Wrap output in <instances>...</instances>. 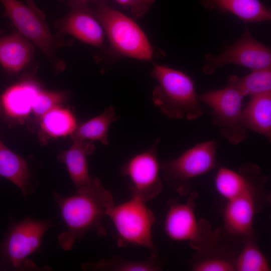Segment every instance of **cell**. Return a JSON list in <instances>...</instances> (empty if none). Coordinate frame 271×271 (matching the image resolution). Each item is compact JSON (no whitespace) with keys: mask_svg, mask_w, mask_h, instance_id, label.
<instances>
[{"mask_svg":"<svg viewBox=\"0 0 271 271\" xmlns=\"http://www.w3.org/2000/svg\"><path fill=\"white\" fill-rule=\"evenodd\" d=\"M41 117L43 129L51 136L71 134L77 126L72 113L67 109L58 107L50 110Z\"/></svg>","mask_w":271,"mask_h":271,"instance_id":"obj_25","label":"cell"},{"mask_svg":"<svg viewBox=\"0 0 271 271\" xmlns=\"http://www.w3.org/2000/svg\"><path fill=\"white\" fill-rule=\"evenodd\" d=\"M243 97L228 85L198 95L199 101L211 109L213 124L221 136L232 145L239 144L248 136V130L242 121Z\"/></svg>","mask_w":271,"mask_h":271,"instance_id":"obj_8","label":"cell"},{"mask_svg":"<svg viewBox=\"0 0 271 271\" xmlns=\"http://www.w3.org/2000/svg\"><path fill=\"white\" fill-rule=\"evenodd\" d=\"M59 1H64V0H59Z\"/></svg>","mask_w":271,"mask_h":271,"instance_id":"obj_30","label":"cell"},{"mask_svg":"<svg viewBox=\"0 0 271 271\" xmlns=\"http://www.w3.org/2000/svg\"><path fill=\"white\" fill-rule=\"evenodd\" d=\"M92 2L95 16L116 54L144 61L152 59V47L133 20L110 7L106 0H92Z\"/></svg>","mask_w":271,"mask_h":271,"instance_id":"obj_4","label":"cell"},{"mask_svg":"<svg viewBox=\"0 0 271 271\" xmlns=\"http://www.w3.org/2000/svg\"><path fill=\"white\" fill-rule=\"evenodd\" d=\"M186 202L171 200L164 224L165 232L171 240L187 242L196 251L211 244L217 238L219 232L212 230L209 222L205 219L198 220L195 214L196 192H191Z\"/></svg>","mask_w":271,"mask_h":271,"instance_id":"obj_6","label":"cell"},{"mask_svg":"<svg viewBox=\"0 0 271 271\" xmlns=\"http://www.w3.org/2000/svg\"><path fill=\"white\" fill-rule=\"evenodd\" d=\"M159 143L156 139L148 149L130 159L120 171L129 179L131 196L145 202L159 195L163 188L157 152Z\"/></svg>","mask_w":271,"mask_h":271,"instance_id":"obj_10","label":"cell"},{"mask_svg":"<svg viewBox=\"0 0 271 271\" xmlns=\"http://www.w3.org/2000/svg\"><path fill=\"white\" fill-rule=\"evenodd\" d=\"M266 178L256 165L247 163L237 171L221 167L214 179L217 192L227 200L254 189L264 187Z\"/></svg>","mask_w":271,"mask_h":271,"instance_id":"obj_14","label":"cell"},{"mask_svg":"<svg viewBox=\"0 0 271 271\" xmlns=\"http://www.w3.org/2000/svg\"><path fill=\"white\" fill-rule=\"evenodd\" d=\"M242 109V121L247 130H251L271 141V91L250 96Z\"/></svg>","mask_w":271,"mask_h":271,"instance_id":"obj_16","label":"cell"},{"mask_svg":"<svg viewBox=\"0 0 271 271\" xmlns=\"http://www.w3.org/2000/svg\"><path fill=\"white\" fill-rule=\"evenodd\" d=\"M106 216L114 226L118 246H142L149 250L152 257H157L152 235L156 218L145 202L131 197L122 203L113 204L107 210Z\"/></svg>","mask_w":271,"mask_h":271,"instance_id":"obj_5","label":"cell"},{"mask_svg":"<svg viewBox=\"0 0 271 271\" xmlns=\"http://www.w3.org/2000/svg\"><path fill=\"white\" fill-rule=\"evenodd\" d=\"M242 247L235 259L237 271H269V263L258 248L254 234L241 237Z\"/></svg>","mask_w":271,"mask_h":271,"instance_id":"obj_23","label":"cell"},{"mask_svg":"<svg viewBox=\"0 0 271 271\" xmlns=\"http://www.w3.org/2000/svg\"><path fill=\"white\" fill-rule=\"evenodd\" d=\"M65 98V94L62 92L39 90L33 99L32 110L36 116L42 117L50 110L59 106Z\"/></svg>","mask_w":271,"mask_h":271,"instance_id":"obj_26","label":"cell"},{"mask_svg":"<svg viewBox=\"0 0 271 271\" xmlns=\"http://www.w3.org/2000/svg\"><path fill=\"white\" fill-rule=\"evenodd\" d=\"M118 118L114 107L110 105L100 115L76 126L71 137L72 140L79 141H97L108 145V129L111 123Z\"/></svg>","mask_w":271,"mask_h":271,"instance_id":"obj_20","label":"cell"},{"mask_svg":"<svg viewBox=\"0 0 271 271\" xmlns=\"http://www.w3.org/2000/svg\"><path fill=\"white\" fill-rule=\"evenodd\" d=\"M54 197L67 228L59 237L64 249H70L88 231H95L100 236L106 235L103 216L114 203L111 193L98 178L92 177L72 196L63 198L55 193Z\"/></svg>","mask_w":271,"mask_h":271,"instance_id":"obj_1","label":"cell"},{"mask_svg":"<svg viewBox=\"0 0 271 271\" xmlns=\"http://www.w3.org/2000/svg\"><path fill=\"white\" fill-rule=\"evenodd\" d=\"M68 4L69 12L55 23L56 36L69 35L87 44L102 48L104 32L90 0H69Z\"/></svg>","mask_w":271,"mask_h":271,"instance_id":"obj_12","label":"cell"},{"mask_svg":"<svg viewBox=\"0 0 271 271\" xmlns=\"http://www.w3.org/2000/svg\"><path fill=\"white\" fill-rule=\"evenodd\" d=\"M34 60V45L18 32L0 38V65L6 72L17 74Z\"/></svg>","mask_w":271,"mask_h":271,"instance_id":"obj_15","label":"cell"},{"mask_svg":"<svg viewBox=\"0 0 271 271\" xmlns=\"http://www.w3.org/2000/svg\"><path fill=\"white\" fill-rule=\"evenodd\" d=\"M4 33V31L3 30L0 29V37L3 36Z\"/></svg>","mask_w":271,"mask_h":271,"instance_id":"obj_29","label":"cell"},{"mask_svg":"<svg viewBox=\"0 0 271 271\" xmlns=\"http://www.w3.org/2000/svg\"><path fill=\"white\" fill-rule=\"evenodd\" d=\"M156 0H116L119 4L128 7L136 18L144 16Z\"/></svg>","mask_w":271,"mask_h":271,"instance_id":"obj_28","label":"cell"},{"mask_svg":"<svg viewBox=\"0 0 271 271\" xmlns=\"http://www.w3.org/2000/svg\"><path fill=\"white\" fill-rule=\"evenodd\" d=\"M5 12L13 25L25 38L38 47L45 55L57 72H62L65 62L56 56V51L64 47L71 46L72 40L54 36L47 24L45 14L35 5L33 0H0Z\"/></svg>","mask_w":271,"mask_h":271,"instance_id":"obj_3","label":"cell"},{"mask_svg":"<svg viewBox=\"0 0 271 271\" xmlns=\"http://www.w3.org/2000/svg\"><path fill=\"white\" fill-rule=\"evenodd\" d=\"M228 85L242 96H252L271 91V67L253 70L242 77L230 76Z\"/></svg>","mask_w":271,"mask_h":271,"instance_id":"obj_22","label":"cell"},{"mask_svg":"<svg viewBox=\"0 0 271 271\" xmlns=\"http://www.w3.org/2000/svg\"><path fill=\"white\" fill-rule=\"evenodd\" d=\"M157 257L144 260H132L119 257L103 258L97 262H89L82 265L84 269L106 271H157L161 265L156 260Z\"/></svg>","mask_w":271,"mask_h":271,"instance_id":"obj_24","label":"cell"},{"mask_svg":"<svg viewBox=\"0 0 271 271\" xmlns=\"http://www.w3.org/2000/svg\"><path fill=\"white\" fill-rule=\"evenodd\" d=\"M210 10L229 12L244 22L255 23L270 21V9L259 0H200Z\"/></svg>","mask_w":271,"mask_h":271,"instance_id":"obj_17","label":"cell"},{"mask_svg":"<svg viewBox=\"0 0 271 271\" xmlns=\"http://www.w3.org/2000/svg\"><path fill=\"white\" fill-rule=\"evenodd\" d=\"M235 260L216 257L197 256L192 263L193 271H235Z\"/></svg>","mask_w":271,"mask_h":271,"instance_id":"obj_27","label":"cell"},{"mask_svg":"<svg viewBox=\"0 0 271 271\" xmlns=\"http://www.w3.org/2000/svg\"><path fill=\"white\" fill-rule=\"evenodd\" d=\"M234 64L251 70L271 67L269 47L254 39L247 28L232 45L225 46L220 54H207L202 67L203 73L211 75L224 65Z\"/></svg>","mask_w":271,"mask_h":271,"instance_id":"obj_9","label":"cell"},{"mask_svg":"<svg viewBox=\"0 0 271 271\" xmlns=\"http://www.w3.org/2000/svg\"><path fill=\"white\" fill-rule=\"evenodd\" d=\"M39 91L33 84L24 83L8 88L1 96L0 104L5 113L11 117L27 114L32 110L33 99Z\"/></svg>","mask_w":271,"mask_h":271,"instance_id":"obj_19","label":"cell"},{"mask_svg":"<svg viewBox=\"0 0 271 271\" xmlns=\"http://www.w3.org/2000/svg\"><path fill=\"white\" fill-rule=\"evenodd\" d=\"M217 143L211 140L198 143L177 158L162 161L160 169L169 185L182 196L191 192V179L216 167Z\"/></svg>","mask_w":271,"mask_h":271,"instance_id":"obj_7","label":"cell"},{"mask_svg":"<svg viewBox=\"0 0 271 271\" xmlns=\"http://www.w3.org/2000/svg\"><path fill=\"white\" fill-rule=\"evenodd\" d=\"M151 76L157 81L152 93L154 104L172 119L195 120L203 114L194 82L187 74L154 64Z\"/></svg>","mask_w":271,"mask_h":271,"instance_id":"obj_2","label":"cell"},{"mask_svg":"<svg viewBox=\"0 0 271 271\" xmlns=\"http://www.w3.org/2000/svg\"><path fill=\"white\" fill-rule=\"evenodd\" d=\"M28 176L25 160L8 149L0 140V176L13 182L26 195Z\"/></svg>","mask_w":271,"mask_h":271,"instance_id":"obj_21","label":"cell"},{"mask_svg":"<svg viewBox=\"0 0 271 271\" xmlns=\"http://www.w3.org/2000/svg\"><path fill=\"white\" fill-rule=\"evenodd\" d=\"M264 187L248 191L227 200L223 213L226 231L232 235L243 237L254 234L253 228L255 214L262 207V199L265 195Z\"/></svg>","mask_w":271,"mask_h":271,"instance_id":"obj_13","label":"cell"},{"mask_svg":"<svg viewBox=\"0 0 271 271\" xmlns=\"http://www.w3.org/2000/svg\"><path fill=\"white\" fill-rule=\"evenodd\" d=\"M73 140V144L68 150L59 157L64 162L76 188L88 184L92 177L88 174L87 159L95 151V146L88 141Z\"/></svg>","mask_w":271,"mask_h":271,"instance_id":"obj_18","label":"cell"},{"mask_svg":"<svg viewBox=\"0 0 271 271\" xmlns=\"http://www.w3.org/2000/svg\"><path fill=\"white\" fill-rule=\"evenodd\" d=\"M49 226L48 222L27 218L12 227L3 246L4 257L12 268H34L26 258L38 251L42 237Z\"/></svg>","mask_w":271,"mask_h":271,"instance_id":"obj_11","label":"cell"}]
</instances>
